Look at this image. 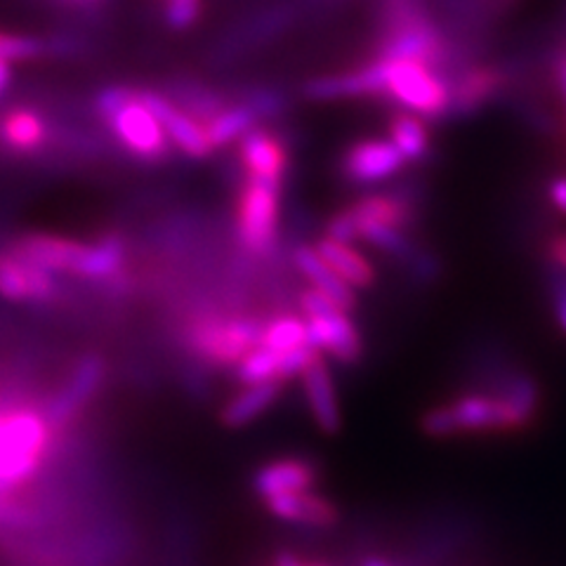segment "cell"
Listing matches in <instances>:
<instances>
[{"instance_id":"obj_40","label":"cell","mask_w":566,"mask_h":566,"mask_svg":"<svg viewBox=\"0 0 566 566\" xmlns=\"http://www.w3.org/2000/svg\"><path fill=\"white\" fill-rule=\"evenodd\" d=\"M562 10H564V24H566V0H564V8Z\"/></svg>"},{"instance_id":"obj_28","label":"cell","mask_w":566,"mask_h":566,"mask_svg":"<svg viewBox=\"0 0 566 566\" xmlns=\"http://www.w3.org/2000/svg\"><path fill=\"white\" fill-rule=\"evenodd\" d=\"M237 368V380L245 385H258V382H270L279 380V368H281V352H274L264 345H258L251 349L245 357L234 366Z\"/></svg>"},{"instance_id":"obj_6","label":"cell","mask_w":566,"mask_h":566,"mask_svg":"<svg viewBox=\"0 0 566 566\" xmlns=\"http://www.w3.org/2000/svg\"><path fill=\"white\" fill-rule=\"evenodd\" d=\"M104 376L106 364L99 354H85L83 359H78L76 368L71 370L69 380L57 389V395L52 397L43 409V416L52 432L57 434L71 428V422L83 413L85 406L99 392Z\"/></svg>"},{"instance_id":"obj_11","label":"cell","mask_w":566,"mask_h":566,"mask_svg":"<svg viewBox=\"0 0 566 566\" xmlns=\"http://www.w3.org/2000/svg\"><path fill=\"white\" fill-rule=\"evenodd\" d=\"M264 510L283 524L293 526H310V528H331L340 522V507L335 505L324 493L314 489L283 493L276 499L262 501Z\"/></svg>"},{"instance_id":"obj_25","label":"cell","mask_w":566,"mask_h":566,"mask_svg":"<svg viewBox=\"0 0 566 566\" xmlns=\"http://www.w3.org/2000/svg\"><path fill=\"white\" fill-rule=\"evenodd\" d=\"M123 260H126V241L116 234H106L95 243H85L76 276L93 281L109 279L123 268Z\"/></svg>"},{"instance_id":"obj_7","label":"cell","mask_w":566,"mask_h":566,"mask_svg":"<svg viewBox=\"0 0 566 566\" xmlns=\"http://www.w3.org/2000/svg\"><path fill=\"white\" fill-rule=\"evenodd\" d=\"M322 470L312 458L305 455H283L270 463L260 465L251 476V489L260 501L276 499L283 493H297L314 489Z\"/></svg>"},{"instance_id":"obj_19","label":"cell","mask_w":566,"mask_h":566,"mask_svg":"<svg viewBox=\"0 0 566 566\" xmlns=\"http://www.w3.org/2000/svg\"><path fill=\"white\" fill-rule=\"evenodd\" d=\"M283 392L281 380L245 385L237 397L229 399L220 409V424L227 430H243L268 413Z\"/></svg>"},{"instance_id":"obj_26","label":"cell","mask_w":566,"mask_h":566,"mask_svg":"<svg viewBox=\"0 0 566 566\" xmlns=\"http://www.w3.org/2000/svg\"><path fill=\"white\" fill-rule=\"evenodd\" d=\"M389 142L411 164H418L430 156V133L420 116L411 112H399L389 120Z\"/></svg>"},{"instance_id":"obj_33","label":"cell","mask_w":566,"mask_h":566,"mask_svg":"<svg viewBox=\"0 0 566 566\" xmlns=\"http://www.w3.org/2000/svg\"><path fill=\"white\" fill-rule=\"evenodd\" d=\"M201 17V0H170L166 8V22L175 31H185L197 24Z\"/></svg>"},{"instance_id":"obj_17","label":"cell","mask_w":566,"mask_h":566,"mask_svg":"<svg viewBox=\"0 0 566 566\" xmlns=\"http://www.w3.org/2000/svg\"><path fill=\"white\" fill-rule=\"evenodd\" d=\"M241 166L248 177L255 180H270L283 185V172L289 166V151L283 147L281 137L270 130L253 128L239 139Z\"/></svg>"},{"instance_id":"obj_24","label":"cell","mask_w":566,"mask_h":566,"mask_svg":"<svg viewBox=\"0 0 566 566\" xmlns=\"http://www.w3.org/2000/svg\"><path fill=\"white\" fill-rule=\"evenodd\" d=\"M258 120L260 114L253 106L248 102H241L237 106H224L220 114L203 123V128L212 149H222L227 145H232V142H239L245 133L258 128Z\"/></svg>"},{"instance_id":"obj_30","label":"cell","mask_w":566,"mask_h":566,"mask_svg":"<svg viewBox=\"0 0 566 566\" xmlns=\"http://www.w3.org/2000/svg\"><path fill=\"white\" fill-rule=\"evenodd\" d=\"M48 55L45 41L33 39V35H14L0 31V60L3 62H29Z\"/></svg>"},{"instance_id":"obj_4","label":"cell","mask_w":566,"mask_h":566,"mask_svg":"<svg viewBox=\"0 0 566 566\" xmlns=\"http://www.w3.org/2000/svg\"><path fill=\"white\" fill-rule=\"evenodd\" d=\"M281 182L248 177L237 201V237L251 253H268L279 232Z\"/></svg>"},{"instance_id":"obj_31","label":"cell","mask_w":566,"mask_h":566,"mask_svg":"<svg viewBox=\"0 0 566 566\" xmlns=\"http://www.w3.org/2000/svg\"><path fill=\"white\" fill-rule=\"evenodd\" d=\"M547 293H551L555 324L566 338V270L547 260Z\"/></svg>"},{"instance_id":"obj_14","label":"cell","mask_w":566,"mask_h":566,"mask_svg":"<svg viewBox=\"0 0 566 566\" xmlns=\"http://www.w3.org/2000/svg\"><path fill=\"white\" fill-rule=\"evenodd\" d=\"M83 251H85V243L55 237V234H24L10 248V253L35 264V268H43L52 274H74V276L78 272Z\"/></svg>"},{"instance_id":"obj_34","label":"cell","mask_w":566,"mask_h":566,"mask_svg":"<svg viewBox=\"0 0 566 566\" xmlns=\"http://www.w3.org/2000/svg\"><path fill=\"white\" fill-rule=\"evenodd\" d=\"M553 76H555V87H557V95L564 109V120H566V48L564 45L555 52L553 57Z\"/></svg>"},{"instance_id":"obj_5","label":"cell","mask_w":566,"mask_h":566,"mask_svg":"<svg viewBox=\"0 0 566 566\" xmlns=\"http://www.w3.org/2000/svg\"><path fill=\"white\" fill-rule=\"evenodd\" d=\"M114 130L118 142L135 158L145 164H161L170 154V139L166 128L139 97L123 104L116 114L104 120Z\"/></svg>"},{"instance_id":"obj_3","label":"cell","mask_w":566,"mask_h":566,"mask_svg":"<svg viewBox=\"0 0 566 566\" xmlns=\"http://www.w3.org/2000/svg\"><path fill=\"white\" fill-rule=\"evenodd\" d=\"M382 62V60H380ZM385 95L397 99L406 112L439 118L451 109V87L422 62H382Z\"/></svg>"},{"instance_id":"obj_36","label":"cell","mask_w":566,"mask_h":566,"mask_svg":"<svg viewBox=\"0 0 566 566\" xmlns=\"http://www.w3.org/2000/svg\"><path fill=\"white\" fill-rule=\"evenodd\" d=\"M547 260L566 270V234H555L547 243Z\"/></svg>"},{"instance_id":"obj_21","label":"cell","mask_w":566,"mask_h":566,"mask_svg":"<svg viewBox=\"0 0 566 566\" xmlns=\"http://www.w3.org/2000/svg\"><path fill=\"white\" fill-rule=\"evenodd\" d=\"M357 232L361 234L364 227L382 224V227H397L403 229L413 218V208L399 199L397 193H370V197L359 199L354 206L347 208Z\"/></svg>"},{"instance_id":"obj_18","label":"cell","mask_w":566,"mask_h":566,"mask_svg":"<svg viewBox=\"0 0 566 566\" xmlns=\"http://www.w3.org/2000/svg\"><path fill=\"white\" fill-rule=\"evenodd\" d=\"M303 93L307 99H314V102L385 95V64L378 60L364 69L349 71V74L322 76V78L307 81Z\"/></svg>"},{"instance_id":"obj_12","label":"cell","mask_w":566,"mask_h":566,"mask_svg":"<svg viewBox=\"0 0 566 566\" xmlns=\"http://www.w3.org/2000/svg\"><path fill=\"white\" fill-rule=\"evenodd\" d=\"M300 378H303L307 409L316 428L328 437L338 434L343 430L338 389H335L333 374L322 354H316L312 364L300 374Z\"/></svg>"},{"instance_id":"obj_22","label":"cell","mask_w":566,"mask_h":566,"mask_svg":"<svg viewBox=\"0 0 566 566\" xmlns=\"http://www.w3.org/2000/svg\"><path fill=\"white\" fill-rule=\"evenodd\" d=\"M295 264L297 270L307 276L312 289L328 295L333 303L343 307L345 312L354 307V300H357L354 297V289L347 286V283L328 268V264L322 260V255L316 253V248L300 245L295 251Z\"/></svg>"},{"instance_id":"obj_23","label":"cell","mask_w":566,"mask_h":566,"mask_svg":"<svg viewBox=\"0 0 566 566\" xmlns=\"http://www.w3.org/2000/svg\"><path fill=\"white\" fill-rule=\"evenodd\" d=\"M48 139L45 120L31 109H14L0 118V145L17 154H35Z\"/></svg>"},{"instance_id":"obj_35","label":"cell","mask_w":566,"mask_h":566,"mask_svg":"<svg viewBox=\"0 0 566 566\" xmlns=\"http://www.w3.org/2000/svg\"><path fill=\"white\" fill-rule=\"evenodd\" d=\"M547 199H551V206L566 216V177H555L547 185Z\"/></svg>"},{"instance_id":"obj_15","label":"cell","mask_w":566,"mask_h":566,"mask_svg":"<svg viewBox=\"0 0 566 566\" xmlns=\"http://www.w3.org/2000/svg\"><path fill=\"white\" fill-rule=\"evenodd\" d=\"M510 76L503 66L480 64L472 66L465 76H460L455 87H451V116H472L493 99L499 97Z\"/></svg>"},{"instance_id":"obj_27","label":"cell","mask_w":566,"mask_h":566,"mask_svg":"<svg viewBox=\"0 0 566 566\" xmlns=\"http://www.w3.org/2000/svg\"><path fill=\"white\" fill-rule=\"evenodd\" d=\"M260 345L281 354L303 347L307 345V322H303V318L293 314L276 316L272 322H264Z\"/></svg>"},{"instance_id":"obj_1","label":"cell","mask_w":566,"mask_h":566,"mask_svg":"<svg viewBox=\"0 0 566 566\" xmlns=\"http://www.w3.org/2000/svg\"><path fill=\"white\" fill-rule=\"evenodd\" d=\"M420 430L432 439H451L460 434H517L528 424L499 395H463L449 403L424 411Z\"/></svg>"},{"instance_id":"obj_16","label":"cell","mask_w":566,"mask_h":566,"mask_svg":"<svg viewBox=\"0 0 566 566\" xmlns=\"http://www.w3.org/2000/svg\"><path fill=\"white\" fill-rule=\"evenodd\" d=\"M441 55H444V43H441L439 31L422 20H409L401 24L392 35H389L380 50L382 62L406 60L434 64Z\"/></svg>"},{"instance_id":"obj_8","label":"cell","mask_w":566,"mask_h":566,"mask_svg":"<svg viewBox=\"0 0 566 566\" xmlns=\"http://www.w3.org/2000/svg\"><path fill=\"white\" fill-rule=\"evenodd\" d=\"M137 97L158 120H161V126L168 133V139L182 154H187L189 158H206L216 151L210 145L201 120L191 118L187 112H182L180 106H175L164 95L137 91Z\"/></svg>"},{"instance_id":"obj_10","label":"cell","mask_w":566,"mask_h":566,"mask_svg":"<svg viewBox=\"0 0 566 566\" xmlns=\"http://www.w3.org/2000/svg\"><path fill=\"white\" fill-rule=\"evenodd\" d=\"M0 295L12 303H48L57 295V281L14 253H0Z\"/></svg>"},{"instance_id":"obj_2","label":"cell","mask_w":566,"mask_h":566,"mask_svg":"<svg viewBox=\"0 0 566 566\" xmlns=\"http://www.w3.org/2000/svg\"><path fill=\"white\" fill-rule=\"evenodd\" d=\"M262 328L258 318H201L187 328V343L206 364L229 368L260 345Z\"/></svg>"},{"instance_id":"obj_37","label":"cell","mask_w":566,"mask_h":566,"mask_svg":"<svg viewBox=\"0 0 566 566\" xmlns=\"http://www.w3.org/2000/svg\"><path fill=\"white\" fill-rule=\"evenodd\" d=\"M274 566H326V564H307L291 553H281L274 562Z\"/></svg>"},{"instance_id":"obj_39","label":"cell","mask_w":566,"mask_h":566,"mask_svg":"<svg viewBox=\"0 0 566 566\" xmlns=\"http://www.w3.org/2000/svg\"><path fill=\"white\" fill-rule=\"evenodd\" d=\"M359 566H397V564H392V562L380 557V555H370V557H366Z\"/></svg>"},{"instance_id":"obj_20","label":"cell","mask_w":566,"mask_h":566,"mask_svg":"<svg viewBox=\"0 0 566 566\" xmlns=\"http://www.w3.org/2000/svg\"><path fill=\"white\" fill-rule=\"evenodd\" d=\"M316 253L328 268L338 274L352 289H368L376 281V270L361 253L352 248V243H343L335 239H322L316 243Z\"/></svg>"},{"instance_id":"obj_9","label":"cell","mask_w":566,"mask_h":566,"mask_svg":"<svg viewBox=\"0 0 566 566\" xmlns=\"http://www.w3.org/2000/svg\"><path fill=\"white\" fill-rule=\"evenodd\" d=\"M406 164L401 151L385 139H364L352 145L343 158V175L352 185H376L397 175Z\"/></svg>"},{"instance_id":"obj_38","label":"cell","mask_w":566,"mask_h":566,"mask_svg":"<svg viewBox=\"0 0 566 566\" xmlns=\"http://www.w3.org/2000/svg\"><path fill=\"white\" fill-rule=\"evenodd\" d=\"M12 83V69H10V62H3L0 60V97H3L8 93V87Z\"/></svg>"},{"instance_id":"obj_13","label":"cell","mask_w":566,"mask_h":566,"mask_svg":"<svg viewBox=\"0 0 566 566\" xmlns=\"http://www.w3.org/2000/svg\"><path fill=\"white\" fill-rule=\"evenodd\" d=\"M307 322V345L316 352H326L340 364H357L361 359V335L349 322L347 312L338 310L326 316H312Z\"/></svg>"},{"instance_id":"obj_32","label":"cell","mask_w":566,"mask_h":566,"mask_svg":"<svg viewBox=\"0 0 566 566\" xmlns=\"http://www.w3.org/2000/svg\"><path fill=\"white\" fill-rule=\"evenodd\" d=\"M135 97H137V91H133V87L109 85V87H104V91L97 93V97H95V112L99 114L102 120H106L112 114H116L123 104H128Z\"/></svg>"},{"instance_id":"obj_29","label":"cell","mask_w":566,"mask_h":566,"mask_svg":"<svg viewBox=\"0 0 566 566\" xmlns=\"http://www.w3.org/2000/svg\"><path fill=\"white\" fill-rule=\"evenodd\" d=\"M359 241H368L370 245L380 248L382 253H389L395 258H411L413 255V245L406 239L403 229L397 227H382V224H370L364 227Z\"/></svg>"}]
</instances>
